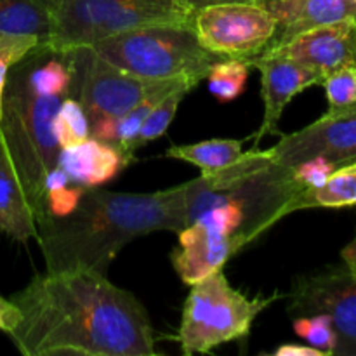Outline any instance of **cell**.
<instances>
[{
  "label": "cell",
  "instance_id": "277c9868",
  "mask_svg": "<svg viewBox=\"0 0 356 356\" xmlns=\"http://www.w3.org/2000/svg\"><path fill=\"white\" fill-rule=\"evenodd\" d=\"M68 96L47 94L31 79L26 56L7 73L0 113V139L16 169L35 221L45 214V177L58 165L54 118Z\"/></svg>",
  "mask_w": 356,
  "mask_h": 356
},
{
  "label": "cell",
  "instance_id": "484cf974",
  "mask_svg": "<svg viewBox=\"0 0 356 356\" xmlns=\"http://www.w3.org/2000/svg\"><path fill=\"white\" fill-rule=\"evenodd\" d=\"M337 169V165H334L329 160L322 159V156H316V159H309L306 162L298 163V165L292 167L294 170V177L301 183V186L305 188H315L318 184H322L334 170Z\"/></svg>",
  "mask_w": 356,
  "mask_h": 356
},
{
  "label": "cell",
  "instance_id": "4316f807",
  "mask_svg": "<svg viewBox=\"0 0 356 356\" xmlns=\"http://www.w3.org/2000/svg\"><path fill=\"white\" fill-rule=\"evenodd\" d=\"M83 186H65L59 190H52L45 195V214L66 216L76 207L79 198L82 195Z\"/></svg>",
  "mask_w": 356,
  "mask_h": 356
},
{
  "label": "cell",
  "instance_id": "f546056e",
  "mask_svg": "<svg viewBox=\"0 0 356 356\" xmlns=\"http://www.w3.org/2000/svg\"><path fill=\"white\" fill-rule=\"evenodd\" d=\"M273 356H327L323 351L309 346V344H298V343H285L278 346L271 353Z\"/></svg>",
  "mask_w": 356,
  "mask_h": 356
},
{
  "label": "cell",
  "instance_id": "1f68e13d",
  "mask_svg": "<svg viewBox=\"0 0 356 356\" xmlns=\"http://www.w3.org/2000/svg\"><path fill=\"white\" fill-rule=\"evenodd\" d=\"M341 256H343L344 264H346L351 271H355L356 273V236L351 240L350 243H348L346 247H344L343 252H341Z\"/></svg>",
  "mask_w": 356,
  "mask_h": 356
},
{
  "label": "cell",
  "instance_id": "e0dca14e",
  "mask_svg": "<svg viewBox=\"0 0 356 356\" xmlns=\"http://www.w3.org/2000/svg\"><path fill=\"white\" fill-rule=\"evenodd\" d=\"M0 235L26 243L37 238V221L16 169L0 139Z\"/></svg>",
  "mask_w": 356,
  "mask_h": 356
},
{
  "label": "cell",
  "instance_id": "6da1fadb",
  "mask_svg": "<svg viewBox=\"0 0 356 356\" xmlns=\"http://www.w3.org/2000/svg\"><path fill=\"white\" fill-rule=\"evenodd\" d=\"M10 301L21 322L7 336L24 356L156 355L146 308L101 271L35 275Z\"/></svg>",
  "mask_w": 356,
  "mask_h": 356
},
{
  "label": "cell",
  "instance_id": "30bf717a",
  "mask_svg": "<svg viewBox=\"0 0 356 356\" xmlns=\"http://www.w3.org/2000/svg\"><path fill=\"white\" fill-rule=\"evenodd\" d=\"M287 301L291 318L329 316L336 332L334 356H356V273L346 264L298 277Z\"/></svg>",
  "mask_w": 356,
  "mask_h": 356
},
{
  "label": "cell",
  "instance_id": "83f0119b",
  "mask_svg": "<svg viewBox=\"0 0 356 356\" xmlns=\"http://www.w3.org/2000/svg\"><path fill=\"white\" fill-rule=\"evenodd\" d=\"M21 322V312L10 299L0 296V332L10 334Z\"/></svg>",
  "mask_w": 356,
  "mask_h": 356
},
{
  "label": "cell",
  "instance_id": "d6986e66",
  "mask_svg": "<svg viewBox=\"0 0 356 356\" xmlns=\"http://www.w3.org/2000/svg\"><path fill=\"white\" fill-rule=\"evenodd\" d=\"M356 207V162L339 165L322 184L299 191L287 205V216L305 209Z\"/></svg>",
  "mask_w": 356,
  "mask_h": 356
},
{
  "label": "cell",
  "instance_id": "f1b7e54d",
  "mask_svg": "<svg viewBox=\"0 0 356 356\" xmlns=\"http://www.w3.org/2000/svg\"><path fill=\"white\" fill-rule=\"evenodd\" d=\"M176 6L188 16H193L198 10L212 6H222V3H256V0H174Z\"/></svg>",
  "mask_w": 356,
  "mask_h": 356
},
{
  "label": "cell",
  "instance_id": "ba28073f",
  "mask_svg": "<svg viewBox=\"0 0 356 356\" xmlns=\"http://www.w3.org/2000/svg\"><path fill=\"white\" fill-rule=\"evenodd\" d=\"M179 82L148 80L97 56L90 47L76 49V89L73 97L86 110L89 125L124 115L149 94Z\"/></svg>",
  "mask_w": 356,
  "mask_h": 356
},
{
  "label": "cell",
  "instance_id": "d4e9b609",
  "mask_svg": "<svg viewBox=\"0 0 356 356\" xmlns=\"http://www.w3.org/2000/svg\"><path fill=\"white\" fill-rule=\"evenodd\" d=\"M329 101V111H339L356 104V68H341L320 83Z\"/></svg>",
  "mask_w": 356,
  "mask_h": 356
},
{
  "label": "cell",
  "instance_id": "cb8c5ba5",
  "mask_svg": "<svg viewBox=\"0 0 356 356\" xmlns=\"http://www.w3.org/2000/svg\"><path fill=\"white\" fill-rule=\"evenodd\" d=\"M294 320V332L306 344L323 351L327 356H334L336 350V332H334L332 322L327 315H308L298 316Z\"/></svg>",
  "mask_w": 356,
  "mask_h": 356
},
{
  "label": "cell",
  "instance_id": "44dd1931",
  "mask_svg": "<svg viewBox=\"0 0 356 356\" xmlns=\"http://www.w3.org/2000/svg\"><path fill=\"white\" fill-rule=\"evenodd\" d=\"M191 89H195V87L183 83V86L170 90L159 104H155L153 110L148 113V117L145 118V122H143L141 129H139V132L136 134V138L125 146L124 152L127 153V155L134 156V153L138 152L139 148H143V146L148 145V143L155 141V139L162 138L167 132V129H169V125L172 124L174 115H176L179 104L183 103L184 96H186Z\"/></svg>",
  "mask_w": 356,
  "mask_h": 356
},
{
  "label": "cell",
  "instance_id": "7a4b0ae2",
  "mask_svg": "<svg viewBox=\"0 0 356 356\" xmlns=\"http://www.w3.org/2000/svg\"><path fill=\"white\" fill-rule=\"evenodd\" d=\"M184 183L155 193H118L83 188L70 214L37 219V242L49 273L94 270L104 273L132 240L155 232L179 233Z\"/></svg>",
  "mask_w": 356,
  "mask_h": 356
},
{
  "label": "cell",
  "instance_id": "ac0fdd59",
  "mask_svg": "<svg viewBox=\"0 0 356 356\" xmlns=\"http://www.w3.org/2000/svg\"><path fill=\"white\" fill-rule=\"evenodd\" d=\"M58 0H0V31L47 44Z\"/></svg>",
  "mask_w": 356,
  "mask_h": 356
},
{
  "label": "cell",
  "instance_id": "3957f363",
  "mask_svg": "<svg viewBox=\"0 0 356 356\" xmlns=\"http://www.w3.org/2000/svg\"><path fill=\"white\" fill-rule=\"evenodd\" d=\"M302 190L292 167L275 162L270 149L250 148L233 165L184 183V221L225 233L242 250L287 218Z\"/></svg>",
  "mask_w": 356,
  "mask_h": 356
},
{
  "label": "cell",
  "instance_id": "5b68a950",
  "mask_svg": "<svg viewBox=\"0 0 356 356\" xmlns=\"http://www.w3.org/2000/svg\"><path fill=\"white\" fill-rule=\"evenodd\" d=\"M97 56L129 73L162 82L198 86L222 56L198 42L193 26L152 24L122 31L90 45Z\"/></svg>",
  "mask_w": 356,
  "mask_h": 356
},
{
  "label": "cell",
  "instance_id": "7c38bea8",
  "mask_svg": "<svg viewBox=\"0 0 356 356\" xmlns=\"http://www.w3.org/2000/svg\"><path fill=\"white\" fill-rule=\"evenodd\" d=\"M263 54H278L312 70L320 79L341 68H356V19L323 24L298 35L282 47Z\"/></svg>",
  "mask_w": 356,
  "mask_h": 356
},
{
  "label": "cell",
  "instance_id": "2e32d148",
  "mask_svg": "<svg viewBox=\"0 0 356 356\" xmlns=\"http://www.w3.org/2000/svg\"><path fill=\"white\" fill-rule=\"evenodd\" d=\"M132 160L134 156L122 149L89 138L82 145L61 149L58 165L68 174L70 184L92 188L113 179Z\"/></svg>",
  "mask_w": 356,
  "mask_h": 356
},
{
  "label": "cell",
  "instance_id": "7402d4cb",
  "mask_svg": "<svg viewBox=\"0 0 356 356\" xmlns=\"http://www.w3.org/2000/svg\"><path fill=\"white\" fill-rule=\"evenodd\" d=\"M250 65L243 59H222L207 73L209 92L221 103H229L243 92Z\"/></svg>",
  "mask_w": 356,
  "mask_h": 356
},
{
  "label": "cell",
  "instance_id": "4dcf8cb0",
  "mask_svg": "<svg viewBox=\"0 0 356 356\" xmlns=\"http://www.w3.org/2000/svg\"><path fill=\"white\" fill-rule=\"evenodd\" d=\"M70 184V177L65 170L59 165H56L54 169H51V172L45 177V195L52 190H59V188H65Z\"/></svg>",
  "mask_w": 356,
  "mask_h": 356
},
{
  "label": "cell",
  "instance_id": "4fadbf2b",
  "mask_svg": "<svg viewBox=\"0 0 356 356\" xmlns=\"http://www.w3.org/2000/svg\"><path fill=\"white\" fill-rule=\"evenodd\" d=\"M250 68L261 72V94L264 101L263 124L254 134L252 148H259L266 136L280 134L278 124L284 115L285 106L305 89L320 86L322 79L312 70L298 65L292 59L278 54H259L247 59Z\"/></svg>",
  "mask_w": 356,
  "mask_h": 356
},
{
  "label": "cell",
  "instance_id": "52a82bcc",
  "mask_svg": "<svg viewBox=\"0 0 356 356\" xmlns=\"http://www.w3.org/2000/svg\"><path fill=\"white\" fill-rule=\"evenodd\" d=\"M152 24H186L174 0H58L47 44L56 49L90 47L103 38Z\"/></svg>",
  "mask_w": 356,
  "mask_h": 356
},
{
  "label": "cell",
  "instance_id": "5bb4252c",
  "mask_svg": "<svg viewBox=\"0 0 356 356\" xmlns=\"http://www.w3.org/2000/svg\"><path fill=\"white\" fill-rule=\"evenodd\" d=\"M177 235L179 249L174 250L170 259L181 280L190 287L222 270L228 259L240 252L229 236L200 222H191Z\"/></svg>",
  "mask_w": 356,
  "mask_h": 356
},
{
  "label": "cell",
  "instance_id": "ffe728a7",
  "mask_svg": "<svg viewBox=\"0 0 356 356\" xmlns=\"http://www.w3.org/2000/svg\"><path fill=\"white\" fill-rule=\"evenodd\" d=\"M243 143L245 139H209L195 145H174L165 156L197 165L202 174H214L242 159Z\"/></svg>",
  "mask_w": 356,
  "mask_h": 356
},
{
  "label": "cell",
  "instance_id": "8fae6325",
  "mask_svg": "<svg viewBox=\"0 0 356 356\" xmlns=\"http://www.w3.org/2000/svg\"><path fill=\"white\" fill-rule=\"evenodd\" d=\"M270 149L275 162L294 167L309 159L329 160L334 165L356 162V104L323 117L292 134L282 136Z\"/></svg>",
  "mask_w": 356,
  "mask_h": 356
},
{
  "label": "cell",
  "instance_id": "9c48e42d",
  "mask_svg": "<svg viewBox=\"0 0 356 356\" xmlns=\"http://www.w3.org/2000/svg\"><path fill=\"white\" fill-rule=\"evenodd\" d=\"M191 26L207 51L243 61L266 51L277 33V19L259 3L205 7L191 16Z\"/></svg>",
  "mask_w": 356,
  "mask_h": 356
},
{
  "label": "cell",
  "instance_id": "d6a6232c",
  "mask_svg": "<svg viewBox=\"0 0 356 356\" xmlns=\"http://www.w3.org/2000/svg\"><path fill=\"white\" fill-rule=\"evenodd\" d=\"M271 2H277V0H256V3H259V6H270Z\"/></svg>",
  "mask_w": 356,
  "mask_h": 356
},
{
  "label": "cell",
  "instance_id": "603a6c76",
  "mask_svg": "<svg viewBox=\"0 0 356 356\" xmlns=\"http://www.w3.org/2000/svg\"><path fill=\"white\" fill-rule=\"evenodd\" d=\"M54 136L59 148L68 149L90 138V125L86 110L76 97L68 96L54 118Z\"/></svg>",
  "mask_w": 356,
  "mask_h": 356
},
{
  "label": "cell",
  "instance_id": "8992f818",
  "mask_svg": "<svg viewBox=\"0 0 356 356\" xmlns=\"http://www.w3.org/2000/svg\"><path fill=\"white\" fill-rule=\"evenodd\" d=\"M280 298V294L247 298L229 285L222 270L216 271L191 285L177 332L181 351L186 356L209 353L222 344L243 339L257 315Z\"/></svg>",
  "mask_w": 356,
  "mask_h": 356
},
{
  "label": "cell",
  "instance_id": "9a60e30c",
  "mask_svg": "<svg viewBox=\"0 0 356 356\" xmlns=\"http://www.w3.org/2000/svg\"><path fill=\"white\" fill-rule=\"evenodd\" d=\"M266 7L277 19V33L266 51L282 47L313 28L356 19V0H277Z\"/></svg>",
  "mask_w": 356,
  "mask_h": 356
}]
</instances>
